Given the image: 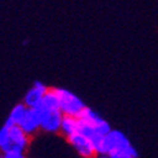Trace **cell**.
Wrapping results in <instances>:
<instances>
[{
  "instance_id": "1",
  "label": "cell",
  "mask_w": 158,
  "mask_h": 158,
  "mask_svg": "<svg viewBox=\"0 0 158 158\" xmlns=\"http://www.w3.org/2000/svg\"><path fill=\"white\" fill-rule=\"evenodd\" d=\"M97 154H109L112 157L118 154H131L138 157L135 148L132 146L127 135L117 129H110L103 137H99L94 141Z\"/></svg>"
},
{
  "instance_id": "2",
  "label": "cell",
  "mask_w": 158,
  "mask_h": 158,
  "mask_svg": "<svg viewBox=\"0 0 158 158\" xmlns=\"http://www.w3.org/2000/svg\"><path fill=\"white\" fill-rule=\"evenodd\" d=\"M110 126L107 121L95 113L92 108H85L83 113L79 115V132L88 135L94 142L99 137L106 135L110 131Z\"/></svg>"
},
{
  "instance_id": "3",
  "label": "cell",
  "mask_w": 158,
  "mask_h": 158,
  "mask_svg": "<svg viewBox=\"0 0 158 158\" xmlns=\"http://www.w3.org/2000/svg\"><path fill=\"white\" fill-rule=\"evenodd\" d=\"M55 90H56V94L59 98V108L63 112V114L79 118V115L87 108L84 102L78 95H75L74 93H72L68 89L55 88Z\"/></svg>"
},
{
  "instance_id": "4",
  "label": "cell",
  "mask_w": 158,
  "mask_h": 158,
  "mask_svg": "<svg viewBox=\"0 0 158 158\" xmlns=\"http://www.w3.org/2000/svg\"><path fill=\"white\" fill-rule=\"evenodd\" d=\"M40 114V129L48 133H56L60 132V126L63 121V112L60 109H42L39 107H35Z\"/></svg>"
},
{
  "instance_id": "5",
  "label": "cell",
  "mask_w": 158,
  "mask_h": 158,
  "mask_svg": "<svg viewBox=\"0 0 158 158\" xmlns=\"http://www.w3.org/2000/svg\"><path fill=\"white\" fill-rule=\"evenodd\" d=\"M67 138H68V142L70 143V146L77 151V153L82 158H90L97 154L94 142L88 135L83 134L82 132L78 131L77 133H74Z\"/></svg>"
},
{
  "instance_id": "6",
  "label": "cell",
  "mask_w": 158,
  "mask_h": 158,
  "mask_svg": "<svg viewBox=\"0 0 158 158\" xmlns=\"http://www.w3.org/2000/svg\"><path fill=\"white\" fill-rule=\"evenodd\" d=\"M9 133H10V141L6 149L25 151L27 147L29 146L30 135L20 126H9Z\"/></svg>"
},
{
  "instance_id": "7",
  "label": "cell",
  "mask_w": 158,
  "mask_h": 158,
  "mask_svg": "<svg viewBox=\"0 0 158 158\" xmlns=\"http://www.w3.org/2000/svg\"><path fill=\"white\" fill-rule=\"evenodd\" d=\"M49 90V88L43 83V82H34L33 87L27 92L25 97H24V104L28 108H35L40 104V102L43 101V98L45 95V93Z\"/></svg>"
},
{
  "instance_id": "8",
  "label": "cell",
  "mask_w": 158,
  "mask_h": 158,
  "mask_svg": "<svg viewBox=\"0 0 158 158\" xmlns=\"http://www.w3.org/2000/svg\"><path fill=\"white\" fill-rule=\"evenodd\" d=\"M20 127L29 134H34L38 129H40V114H39L36 108H29Z\"/></svg>"
},
{
  "instance_id": "9",
  "label": "cell",
  "mask_w": 158,
  "mask_h": 158,
  "mask_svg": "<svg viewBox=\"0 0 158 158\" xmlns=\"http://www.w3.org/2000/svg\"><path fill=\"white\" fill-rule=\"evenodd\" d=\"M28 109L29 108L24 104V102L14 106V108H11V110L8 115V119H6L5 124L6 126H20V123L23 122Z\"/></svg>"
},
{
  "instance_id": "10",
  "label": "cell",
  "mask_w": 158,
  "mask_h": 158,
  "mask_svg": "<svg viewBox=\"0 0 158 158\" xmlns=\"http://www.w3.org/2000/svg\"><path fill=\"white\" fill-rule=\"evenodd\" d=\"M78 131H79V118L73 115H64L60 126V132L65 137H69L77 133Z\"/></svg>"
},
{
  "instance_id": "11",
  "label": "cell",
  "mask_w": 158,
  "mask_h": 158,
  "mask_svg": "<svg viewBox=\"0 0 158 158\" xmlns=\"http://www.w3.org/2000/svg\"><path fill=\"white\" fill-rule=\"evenodd\" d=\"M38 107L42 108V109H47V110L60 109V108H59V98H58V94H56L55 88L54 89H49L45 93L43 101L40 102V104H39Z\"/></svg>"
},
{
  "instance_id": "12",
  "label": "cell",
  "mask_w": 158,
  "mask_h": 158,
  "mask_svg": "<svg viewBox=\"0 0 158 158\" xmlns=\"http://www.w3.org/2000/svg\"><path fill=\"white\" fill-rule=\"evenodd\" d=\"M10 141V133H9V126L4 124L2 128H0V148H2V152L6 149L8 144Z\"/></svg>"
},
{
  "instance_id": "13",
  "label": "cell",
  "mask_w": 158,
  "mask_h": 158,
  "mask_svg": "<svg viewBox=\"0 0 158 158\" xmlns=\"http://www.w3.org/2000/svg\"><path fill=\"white\" fill-rule=\"evenodd\" d=\"M2 158H25V154H24V151L6 149L2 152Z\"/></svg>"
},
{
  "instance_id": "14",
  "label": "cell",
  "mask_w": 158,
  "mask_h": 158,
  "mask_svg": "<svg viewBox=\"0 0 158 158\" xmlns=\"http://www.w3.org/2000/svg\"><path fill=\"white\" fill-rule=\"evenodd\" d=\"M112 158H137V157H133L131 154H118V156H114Z\"/></svg>"
},
{
  "instance_id": "15",
  "label": "cell",
  "mask_w": 158,
  "mask_h": 158,
  "mask_svg": "<svg viewBox=\"0 0 158 158\" xmlns=\"http://www.w3.org/2000/svg\"><path fill=\"white\" fill-rule=\"evenodd\" d=\"M94 158H112V156H109V154H95Z\"/></svg>"
},
{
  "instance_id": "16",
  "label": "cell",
  "mask_w": 158,
  "mask_h": 158,
  "mask_svg": "<svg viewBox=\"0 0 158 158\" xmlns=\"http://www.w3.org/2000/svg\"><path fill=\"white\" fill-rule=\"evenodd\" d=\"M0 154H2V148H0Z\"/></svg>"
},
{
  "instance_id": "17",
  "label": "cell",
  "mask_w": 158,
  "mask_h": 158,
  "mask_svg": "<svg viewBox=\"0 0 158 158\" xmlns=\"http://www.w3.org/2000/svg\"><path fill=\"white\" fill-rule=\"evenodd\" d=\"M0 158H2V154H0Z\"/></svg>"
}]
</instances>
